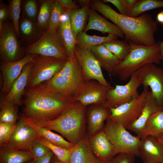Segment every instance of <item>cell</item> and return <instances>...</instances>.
Wrapping results in <instances>:
<instances>
[{
    "label": "cell",
    "instance_id": "1",
    "mask_svg": "<svg viewBox=\"0 0 163 163\" xmlns=\"http://www.w3.org/2000/svg\"><path fill=\"white\" fill-rule=\"evenodd\" d=\"M90 7L117 26L126 40L147 46H152L157 43L154 35L158 29V21L150 14L143 13L136 17L123 15L99 0H91Z\"/></svg>",
    "mask_w": 163,
    "mask_h": 163
},
{
    "label": "cell",
    "instance_id": "2",
    "mask_svg": "<svg viewBox=\"0 0 163 163\" xmlns=\"http://www.w3.org/2000/svg\"><path fill=\"white\" fill-rule=\"evenodd\" d=\"M74 102L60 94L40 85L28 89L24 94L23 115L37 120H51L60 116Z\"/></svg>",
    "mask_w": 163,
    "mask_h": 163
},
{
    "label": "cell",
    "instance_id": "3",
    "mask_svg": "<svg viewBox=\"0 0 163 163\" xmlns=\"http://www.w3.org/2000/svg\"><path fill=\"white\" fill-rule=\"evenodd\" d=\"M86 107L76 101L53 120H37L30 118L39 126L59 133L69 142L75 145L83 138Z\"/></svg>",
    "mask_w": 163,
    "mask_h": 163
},
{
    "label": "cell",
    "instance_id": "4",
    "mask_svg": "<svg viewBox=\"0 0 163 163\" xmlns=\"http://www.w3.org/2000/svg\"><path fill=\"white\" fill-rule=\"evenodd\" d=\"M85 82L80 66L74 53L54 77L39 85L48 90L63 94L74 102L82 91Z\"/></svg>",
    "mask_w": 163,
    "mask_h": 163
},
{
    "label": "cell",
    "instance_id": "5",
    "mask_svg": "<svg viewBox=\"0 0 163 163\" xmlns=\"http://www.w3.org/2000/svg\"><path fill=\"white\" fill-rule=\"evenodd\" d=\"M160 40L155 45L147 46L138 45L129 41L130 51L126 58L117 66L113 75L118 76L120 79L125 81L142 66L149 63L159 64L161 62L159 52Z\"/></svg>",
    "mask_w": 163,
    "mask_h": 163
},
{
    "label": "cell",
    "instance_id": "6",
    "mask_svg": "<svg viewBox=\"0 0 163 163\" xmlns=\"http://www.w3.org/2000/svg\"><path fill=\"white\" fill-rule=\"evenodd\" d=\"M120 124L108 118L103 130L113 149L112 158L121 153L132 154L139 156V148L141 139L132 135Z\"/></svg>",
    "mask_w": 163,
    "mask_h": 163
},
{
    "label": "cell",
    "instance_id": "7",
    "mask_svg": "<svg viewBox=\"0 0 163 163\" xmlns=\"http://www.w3.org/2000/svg\"><path fill=\"white\" fill-rule=\"evenodd\" d=\"M67 61L37 55L32 62L27 89L50 79L62 69Z\"/></svg>",
    "mask_w": 163,
    "mask_h": 163
},
{
    "label": "cell",
    "instance_id": "8",
    "mask_svg": "<svg viewBox=\"0 0 163 163\" xmlns=\"http://www.w3.org/2000/svg\"><path fill=\"white\" fill-rule=\"evenodd\" d=\"M26 54H33L67 60L66 53L56 33L46 30L34 43L25 49Z\"/></svg>",
    "mask_w": 163,
    "mask_h": 163
},
{
    "label": "cell",
    "instance_id": "9",
    "mask_svg": "<svg viewBox=\"0 0 163 163\" xmlns=\"http://www.w3.org/2000/svg\"><path fill=\"white\" fill-rule=\"evenodd\" d=\"M135 72L143 88L150 87L158 106L163 110V69L155 64L149 63Z\"/></svg>",
    "mask_w": 163,
    "mask_h": 163
},
{
    "label": "cell",
    "instance_id": "10",
    "mask_svg": "<svg viewBox=\"0 0 163 163\" xmlns=\"http://www.w3.org/2000/svg\"><path fill=\"white\" fill-rule=\"evenodd\" d=\"M148 88H143L138 98L115 108H110L111 114L109 118L126 129L140 115L149 92Z\"/></svg>",
    "mask_w": 163,
    "mask_h": 163
},
{
    "label": "cell",
    "instance_id": "11",
    "mask_svg": "<svg viewBox=\"0 0 163 163\" xmlns=\"http://www.w3.org/2000/svg\"><path fill=\"white\" fill-rule=\"evenodd\" d=\"M129 82L125 85H116L108 91L103 105L115 108L138 98L139 96L138 88L142 83L135 72L131 75Z\"/></svg>",
    "mask_w": 163,
    "mask_h": 163
},
{
    "label": "cell",
    "instance_id": "12",
    "mask_svg": "<svg viewBox=\"0 0 163 163\" xmlns=\"http://www.w3.org/2000/svg\"><path fill=\"white\" fill-rule=\"evenodd\" d=\"M12 23H4L0 31V56L3 62H13L22 58L25 50L20 45Z\"/></svg>",
    "mask_w": 163,
    "mask_h": 163
},
{
    "label": "cell",
    "instance_id": "13",
    "mask_svg": "<svg viewBox=\"0 0 163 163\" xmlns=\"http://www.w3.org/2000/svg\"><path fill=\"white\" fill-rule=\"evenodd\" d=\"M74 53L80 66L85 81L95 80L104 86H111L104 77L99 62L90 49L76 44Z\"/></svg>",
    "mask_w": 163,
    "mask_h": 163
},
{
    "label": "cell",
    "instance_id": "14",
    "mask_svg": "<svg viewBox=\"0 0 163 163\" xmlns=\"http://www.w3.org/2000/svg\"><path fill=\"white\" fill-rule=\"evenodd\" d=\"M39 136L34 129L24 121L22 116L9 139L0 146L30 152Z\"/></svg>",
    "mask_w": 163,
    "mask_h": 163
},
{
    "label": "cell",
    "instance_id": "15",
    "mask_svg": "<svg viewBox=\"0 0 163 163\" xmlns=\"http://www.w3.org/2000/svg\"><path fill=\"white\" fill-rule=\"evenodd\" d=\"M37 55L26 54L21 59L13 62H2L0 70L3 77V84L2 92L7 94L12 86L21 74L23 68L27 64L33 62Z\"/></svg>",
    "mask_w": 163,
    "mask_h": 163
},
{
    "label": "cell",
    "instance_id": "16",
    "mask_svg": "<svg viewBox=\"0 0 163 163\" xmlns=\"http://www.w3.org/2000/svg\"><path fill=\"white\" fill-rule=\"evenodd\" d=\"M113 87L104 86L95 80L85 81L83 89L76 101L86 107L103 105L108 90Z\"/></svg>",
    "mask_w": 163,
    "mask_h": 163
},
{
    "label": "cell",
    "instance_id": "17",
    "mask_svg": "<svg viewBox=\"0 0 163 163\" xmlns=\"http://www.w3.org/2000/svg\"><path fill=\"white\" fill-rule=\"evenodd\" d=\"M141 140L139 156L143 163H163V143L158 137L148 136Z\"/></svg>",
    "mask_w": 163,
    "mask_h": 163
},
{
    "label": "cell",
    "instance_id": "18",
    "mask_svg": "<svg viewBox=\"0 0 163 163\" xmlns=\"http://www.w3.org/2000/svg\"><path fill=\"white\" fill-rule=\"evenodd\" d=\"M32 64V62H29L24 67L21 74L13 83L9 91L1 101L0 107L11 102L18 106L22 104L21 98L25 92Z\"/></svg>",
    "mask_w": 163,
    "mask_h": 163
},
{
    "label": "cell",
    "instance_id": "19",
    "mask_svg": "<svg viewBox=\"0 0 163 163\" xmlns=\"http://www.w3.org/2000/svg\"><path fill=\"white\" fill-rule=\"evenodd\" d=\"M86 109L88 130L89 135L96 134L103 128L104 121L109 118L110 109L103 105L91 104Z\"/></svg>",
    "mask_w": 163,
    "mask_h": 163
},
{
    "label": "cell",
    "instance_id": "20",
    "mask_svg": "<svg viewBox=\"0 0 163 163\" xmlns=\"http://www.w3.org/2000/svg\"><path fill=\"white\" fill-rule=\"evenodd\" d=\"M88 22L84 31L86 32L93 30L103 34H113L122 38L124 37L123 32L117 26L108 21L90 8L88 11Z\"/></svg>",
    "mask_w": 163,
    "mask_h": 163
},
{
    "label": "cell",
    "instance_id": "21",
    "mask_svg": "<svg viewBox=\"0 0 163 163\" xmlns=\"http://www.w3.org/2000/svg\"><path fill=\"white\" fill-rule=\"evenodd\" d=\"M69 12L63 13L56 34L66 53L69 59L74 54L75 38L71 28Z\"/></svg>",
    "mask_w": 163,
    "mask_h": 163
},
{
    "label": "cell",
    "instance_id": "22",
    "mask_svg": "<svg viewBox=\"0 0 163 163\" xmlns=\"http://www.w3.org/2000/svg\"><path fill=\"white\" fill-rule=\"evenodd\" d=\"M94 154L104 163H107L112 158L113 147L104 130L97 133L89 142Z\"/></svg>",
    "mask_w": 163,
    "mask_h": 163
},
{
    "label": "cell",
    "instance_id": "23",
    "mask_svg": "<svg viewBox=\"0 0 163 163\" xmlns=\"http://www.w3.org/2000/svg\"><path fill=\"white\" fill-rule=\"evenodd\" d=\"M160 110L152 92L149 91L145 104L139 117L135 121L129 125L126 129L134 132L140 138L149 118L154 113Z\"/></svg>",
    "mask_w": 163,
    "mask_h": 163
},
{
    "label": "cell",
    "instance_id": "24",
    "mask_svg": "<svg viewBox=\"0 0 163 163\" xmlns=\"http://www.w3.org/2000/svg\"><path fill=\"white\" fill-rule=\"evenodd\" d=\"M70 163H105L93 153L89 142L83 138L72 149Z\"/></svg>",
    "mask_w": 163,
    "mask_h": 163
},
{
    "label": "cell",
    "instance_id": "25",
    "mask_svg": "<svg viewBox=\"0 0 163 163\" xmlns=\"http://www.w3.org/2000/svg\"><path fill=\"white\" fill-rule=\"evenodd\" d=\"M99 62L101 68L110 75H113L117 66L121 62L103 44L90 49Z\"/></svg>",
    "mask_w": 163,
    "mask_h": 163
},
{
    "label": "cell",
    "instance_id": "26",
    "mask_svg": "<svg viewBox=\"0 0 163 163\" xmlns=\"http://www.w3.org/2000/svg\"><path fill=\"white\" fill-rule=\"evenodd\" d=\"M22 117L24 121L32 127L39 136L43 137L51 143L67 149H72L74 147L75 145L66 140L61 136L39 126L30 118L23 114Z\"/></svg>",
    "mask_w": 163,
    "mask_h": 163
},
{
    "label": "cell",
    "instance_id": "27",
    "mask_svg": "<svg viewBox=\"0 0 163 163\" xmlns=\"http://www.w3.org/2000/svg\"><path fill=\"white\" fill-rule=\"evenodd\" d=\"M19 37L31 45L37 41L42 34L37 22L33 21L22 15L19 24Z\"/></svg>",
    "mask_w": 163,
    "mask_h": 163
},
{
    "label": "cell",
    "instance_id": "28",
    "mask_svg": "<svg viewBox=\"0 0 163 163\" xmlns=\"http://www.w3.org/2000/svg\"><path fill=\"white\" fill-rule=\"evenodd\" d=\"M90 3L81 8L78 7L73 8L69 13L71 28L75 38L79 33L84 31L86 26L90 8Z\"/></svg>",
    "mask_w": 163,
    "mask_h": 163
},
{
    "label": "cell",
    "instance_id": "29",
    "mask_svg": "<svg viewBox=\"0 0 163 163\" xmlns=\"http://www.w3.org/2000/svg\"><path fill=\"white\" fill-rule=\"evenodd\" d=\"M33 159L30 152L0 146V163H27Z\"/></svg>",
    "mask_w": 163,
    "mask_h": 163
},
{
    "label": "cell",
    "instance_id": "30",
    "mask_svg": "<svg viewBox=\"0 0 163 163\" xmlns=\"http://www.w3.org/2000/svg\"><path fill=\"white\" fill-rule=\"evenodd\" d=\"M163 133V110L152 114L147 121L142 131L140 139L148 136L158 137Z\"/></svg>",
    "mask_w": 163,
    "mask_h": 163
},
{
    "label": "cell",
    "instance_id": "31",
    "mask_svg": "<svg viewBox=\"0 0 163 163\" xmlns=\"http://www.w3.org/2000/svg\"><path fill=\"white\" fill-rule=\"evenodd\" d=\"M118 37L112 34L107 36H91L83 31L79 33L75 38L76 44L85 48L90 49L93 47L103 44L108 41L117 39Z\"/></svg>",
    "mask_w": 163,
    "mask_h": 163
},
{
    "label": "cell",
    "instance_id": "32",
    "mask_svg": "<svg viewBox=\"0 0 163 163\" xmlns=\"http://www.w3.org/2000/svg\"><path fill=\"white\" fill-rule=\"evenodd\" d=\"M54 0H38L39 10L37 22L42 34L48 27Z\"/></svg>",
    "mask_w": 163,
    "mask_h": 163
},
{
    "label": "cell",
    "instance_id": "33",
    "mask_svg": "<svg viewBox=\"0 0 163 163\" xmlns=\"http://www.w3.org/2000/svg\"><path fill=\"white\" fill-rule=\"evenodd\" d=\"M107 49L119 60L122 61L129 54L130 46L126 40L116 39L103 44Z\"/></svg>",
    "mask_w": 163,
    "mask_h": 163
},
{
    "label": "cell",
    "instance_id": "34",
    "mask_svg": "<svg viewBox=\"0 0 163 163\" xmlns=\"http://www.w3.org/2000/svg\"><path fill=\"white\" fill-rule=\"evenodd\" d=\"M160 8H163V0H138L128 16L137 17L146 11Z\"/></svg>",
    "mask_w": 163,
    "mask_h": 163
},
{
    "label": "cell",
    "instance_id": "35",
    "mask_svg": "<svg viewBox=\"0 0 163 163\" xmlns=\"http://www.w3.org/2000/svg\"><path fill=\"white\" fill-rule=\"evenodd\" d=\"M38 142L49 148L59 161L66 163H70L72 149H67L54 145L43 137L39 136Z\"/></svg>",
    "mask_w": 163,
    "mask_h": 163
},
{
    "label": "cell",
    "instance_id": "36",
    "mask_svg": "<svg viewBox=\"0 0 163 163\" xmlns=\"http://www.w3.org/2000/svg\"><path fill=\"white\" fill-rule=\"evenodd\" d=\"M18 106L13 102H11L1 106L0 123H17L18 119Z\"/></svg>",
    "mask_w": 163,
    "mask_h": 163
},
{
    "label": "cell",
    "instance_id": "37",
    "mask_svg": "<svg viewBox=\"0 0 163 163\" xmlns=\"http://www.w3.org/2000/svg\"><path fill=\"white\" fill-rule=\"evenodd\" d=\"M63 8L58 0H54L50 20L47 31L56 33L60 23L61 18L63 14Z\"/></svg>",
    "mask_w": 163,
    "mask_h": 163
},
{
    "label": "cell",
    "instance_id": "38",
    "mask_svg": "<svg viewBox=\"0 0 163 163\" xmlns=\"http://www.w3.org/2000/svg\"><path fill=\"white\" fill-rule=\"evenodd\" d=\"M23 2L22 15L31 21L37 22L39 10L38 1L25 0Z\"/></svg>",
    "mask_w": 163,
    "mask_h": 163
},
{
    "label": "cell",
    "instance_id": "39",
    "mask_svg": "<svg viewBox=\"0 0 163 163\" xmlns=\"http://www.w3.org/2000/svg\"><path fill=\"white\" fill-rule=\"evenodd\" d=\"M21 2V0H9L10 18L12 20L16 34L18 37L19 36V27Z\"/></svg>",
    "mask_w": 163,
    "mask_h": 163
},
{
    "label": "cell",
    "instance_id": "40",
    "mask_svg": "<svg viewBox=\"0 0 163 163\" xmlns=\"http://www.w3.org/2000/svg\"><path fill=\"white\" fill-rule=\"evenodd\" d=\"M17 124V123H0V145L9 139L16 128Z\"/></svg>",
    "mask_w": 163,
    "mask_h": 163
},
{
    "label": "cell",
    "instance_id": "41",
    "mask_svg": "<svg viewBox=\"0 0 163 163\" xmlns=\"http://www.w3.org/2000/svg\"><path fill=\"white\" fill-rule=\"evenodd\" d=\"M51 151L47 147L37 141L33 144L30 152L34 159L42 157Z\"/></svg>",
    "mask_w": 163,
    "mask_h": 163
},
{
    "label": "cell",
    "instance_id": "42",
    "mask_svg": "<svg viewBox=\"0 0 163 163\" xmlns=\"http://www.w3.org/2000/svg\"><path fill=\"white\" fill-rule=\"evenodd\" d=\"M136 156L134 155L126 153L119 154L112 159L108 163H133Z\"/></svg>",
    "mask_w": 163,
    "mask_h": 163
},
{
    "label": "cell",
    "instance_id": "43",
    "mask_svg": "<svg viewBox=\"0 0 163 163\" xmlns=\"http://www.w3.org/2000/svg\"><path fill=\"white\" fill-rule=\"evenodd\" d=\"M10 11L9 5L0 1V31L2 30L4 23L8 18H10Z\"/></svg>",
    "mask_w": 163,
    "mask_h": 163
},
{
    "label": "cell",
    "instance_id": "44",
    "mask_svg": "<svg viewBox=\"0 0 163 163\" xmlns=\"http://www.w3.org/2000/svg\"><path fill=\"white\" fill-rule=\"evenodd\" d=\"M104 3H110L114 5L121 14L128 16V12L123 0H103Z\"/></svg>",
    "mask_w": 163,
    "mask_h": 163
},
{
    "label": "cell",
    "instance_id": "45",
    "mask_svg": "<svg viewBox=\"0 0 163 163\" xmlns=\"http://www.w3.org/2000/svg\"><path fill=\"white\" fill-rule=\"evenodd\" d=\"M58 1L63 8V13L70 12L73 8L78 7L72 0H58Z\"/></svg>",
    "mask_w": 163,
    "mask_h": 163
},
{
    "label": "cell",
    "instance_id": "46",
    "mask_svg": "<svg viewBox=\"0 0 163 163\" xmlns=\"http://www.w3.org/2000/svg\"><path fill=\"white\" fill-rule=\"evenodd\" d=\"M54 154L52 151L39 158H34V163H50Z\"/></svg>",
    "mask_w": 163,
    "mask_h": 163
},
{
    "label": "cell",
    "instance_id": "47",
    "mask_svg": "<svg viewBox=\"0 0 163 163\" xmlns=\"http://www.w3.org/2000/svg\"><path fill=\"white\" fill-rule=\"evenodd\" d=\"M123 1L127 10L128 16L130 11L138 0H123Z\"/></svg>",
    "mask_w": 163,
    "mask_h": 163
},
{
    "label": "cell",
    "instance_id": "48",
    "mask_svg": "<svg viewBox=\"0 0 163 163\" xmlns=\"http://www.w3.org/2000/svg\"><path fill=\"white\" fill-rule=\"evenodd\" d=\"M156 18L157 21L163 24V10L158 14Z\"/></svg>",
    "mask_w": 163,
    "mask_h": 163
},
{
    "label": "cell",
    "instance_id": "49",
    "mask_svg": "<svg viewBox=\"0 0 163 163\" xmlns=\"http://www.w3.org/2000/svg\"><path fill=\"white\" fill-rule=\"evenodd\" d=\"M160 59L163 64V41L160 42V49L159 52Z\"/></svg>",
    "mask_w": 163,
    "mask_h": 163
},
{
    "label": "cell",
    "instance_id": "50",
    "mask_svg": "<svg viewBox=\"0 0 163 163\" xmlns=\"http://www.w3.org/2000/svg\"><path fill=\"white\" fill-rule=\"evenodd\" d=\"M81 7H82L90 3V0H80L77 1Z\"/></svg>",
    "mask_w": 163,
    "mask_h": 163
},
{
    "label": "cell",
    "instance_id": "51",
    "mask_svg": "<svg viewBox=\"0 0 163 163\" xmlns=\"http://www.w3.org/2000/svg\"><path fill=\"white\" fill-rule=\"evenodd\" d=\"M50 163H66L62 162L59 160L54 155L53 158Z\"/></svg>",
    "mask_w": 163,
    "mask_h": 163
},
{
    "label": "cell",
    "instance_id": "52",
    "mask_svg": "<svg viewBox=\"0 0 163 163\" xmlns=\"http://www.w3.org/2000/svg\"><path fill=\"white\" fill-rule=\"evenodd\" d=\"M158 137L160 140L163 143V133L160 134Z\"/></svg>",
    "mask_w": 163,
    "mask_h": 163
},
{
    "label": "cell",
    "instance_id": "53",
    "mask_svg": "<svg viewBox=\"0 0 163 163\" xmlns=\"http://www.w3.org/2000/svg\"><path fill=\"white\" fill-rule=\"evenodd\" d=\"M27 163H34V159H33L27 162Z\"/></svg>",
    "mask_w": 163,
    "mask_h": 163
},
{
    "label": "cell",
    "instance_id": "54",
    "mask_svg": "<svg viewBox=\"0 0 163 163\" xmlns=\"http://www.w3.org/2000/svg\"></svg>",
    "mask_w": 163,
    "mask_h": 163
}]
</instances>
